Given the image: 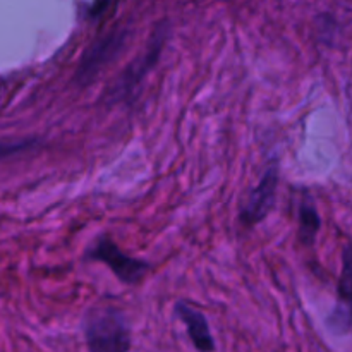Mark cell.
Masks as SVG:
<instances>
[{"label":"cell","mask_w":352,"mask_h":352,"mask_svg":"<svg viewBox=\"0 0 352 352\" xmlns=\"http://www.w3.org/2000/svg\"><path fill=\"white\" fill-rule=\"evenodd\" d=\"M299 230L298 237L299 243L305 246H313L315 244L316 236H318L320 229H322V219L318 215V210L313 205V201L305 199L299 205Z\"/></svg>","instance_id":"obj_7"},{"label":"cell","mask_w":352,"mask_h":352,"mask_svg":"<svg viewBox=\"0 0 352 352\" xmlns=\"http://www.w3.org/2000/svg\"><path fill=\"white\" fill-rule=\"evenodd\" d=\"M174 311L177 318L186 325L188 336L191 339L192 346L199 352H213L215 351V339L210 332V325L206 322V316L201 311L189 306L188 302H175Z\"/></svg>","instance_id":"obj_6"},{"label":"cell","mask_w":352,"mask_h":352,"mask_svg":"<svg viewBox=\"0 0 352 352\" xmlns=\"http://www.w3.org/2000/svg\"><path fill=\"white\" fill-rule=\"evenodd\" d=\"M351 306L337 302L336 308L332 309L330 316L327 318V325L336 333H347L351 329Z\"/></svg>","instance_id":"obj_9"},{"label":"cell","mask_w":352,"mask_h":352,"mask_svg":"<svg viewBox=\"0 0 352 352\" xmlns=\"http://www.w3.org/2000/svg\"><path fill=\"white\" fill-rule=\"evenodd\" d=\"M127 38H129V31L126 28H116V30L109 31L102 38H98L86 50L81 62H79L78 71L74 74L76 85L79 88H85V86L91 85L96 76H98V72L124 50V47L127 43Z\"/></svg>","instance_id":"obj_3"},{"label":"cell","mask_w":352,"mask_h":352,"mask_svg":"<svg viewBox=\"0 0 352 352\" xmlns=\"http://www.w3.org/2000/svg\"><path fill=\"white\" fill-rule=\"evenodd\" d=\"M278 186V167L277 164H272L263 174L261 181L256 188L250 192L244 205L241 206L239 222L246 227H253L256 223L263 222L268 213L272 212L277 198Z\"/></svg>","instance_id":"obj_5"},{"label":"cell","mask_w":352,"mask_h":352,"mask_svg":"<svg viewBox=\"0 0 352 352\" xmlns=\"http://www.w3.org/2000/svg\"><path fill=\"white\" fill-rule=\"evenodd\" d=\"M351 246L347 244L342 253V274L339 278V302L351 306V294H352V270H351Z\"/></svg>","instance_id":"obj_8"},{"label":"cell","mask_w":352,"mask_h":352,"mask_svg":"<svg viewBox=\"0 0 352 352\" xmlns=\"http://www.w3.org/2000/svg\"><path fill=\"white\" fill-rule=\"evenodd\" d=\"M167 36H168L167 24H160V26L155 30L153 36L150 38V41H148L146 50L127 65L126 71L119 76L116 85H113L112 89L109 91V96L113 100V102H117V100L131 98L133 93L140 88L143 79L150 74L151 69H153L155 65H157V62L160 60V55L165 47V41H167Z\"/></svg>","instance_id":"obj_2"},{"label":"cell","mask_w":352,"mask_h":352,"mask_svg":"<svg viewBox=\"0 0 352 352\" xmlns=\"http://www.w3.org/2000/svg\"><path fill=\"white\" fill-rule=\"evenodd\" d=\"M82 330L89 352H127L131 349L127 320L113 306L89 309L82 320Z\"/></svg>","instance_id":"obj_1"},{"label":"cell","mask_w":352,"mask_h":352,"mask_svg":"<svg viewBox=\"0 0 352 352\" xmlns=\"http://www.w3.org/2000/svg\"><path fill=\"white\" fill-rule=\"evenodd\" d=\"M86 258L91 261H100L105 263L110 270L113 272L117 278L126 285H136L138 282L143 280L146 272L150 270V265L138 258L127 256L124 251L119 250L112 239L107 236L100 237L88 251Z\"/></svg>","instance_id":"obj_4"},{"label":"cell","mask_w":352,"mask_h":352,"mask_svg":"<svg viewBox=\"0 0 352 352\" xmlns=\"http://www.w3.org/2000/svg\"><path fill=\"white\" fill-rule=\"evenodd\" d=\"M38 144L36 140H23V141H0V160L14 157L23 151L31 150Z\"/></svg>","instance_id":"obj_10"}]
</instances>
